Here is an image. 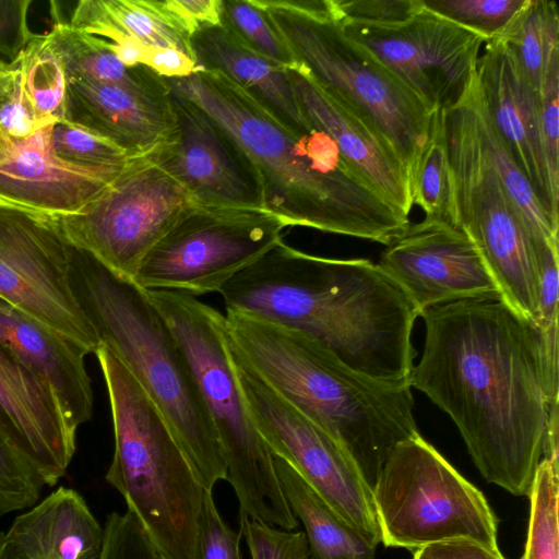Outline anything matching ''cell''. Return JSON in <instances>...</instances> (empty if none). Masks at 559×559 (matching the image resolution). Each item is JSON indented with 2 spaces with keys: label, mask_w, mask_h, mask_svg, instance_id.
<instances>
[{
  "label": "cell",
  "mask_w": 559,
  "mask_h": 559,
  "mask_svg": "<svg viewBox=\"0 0 559 559\" xmlns=\"http://www.w3.org/2000/svg\"><path fill=\"white\" fill-rule=\"evenodd\" d=\"M165 81L234 139L258 174L264 207L288 226L389 246L409 225L408 215L371 189L312 123L302 132L288 128L217 71Z\"/></svg>",
  "instance_id": "cell-3"
},
{
  "label": "cell",
  "mask_w": 559,
  "mask_h": 559,
  "mask_svg": "<svg viewBox=\"0 0 559 559\" xmlns=\"http://www.w3.org/2000/svg\"><path fill=\"white\" fill-rule=\"evenodd\" d=\"M51 126L0 145V205L60 218L80 212L122 170L86 169L59 159Z\"/></svg>",
  "instance_id": "cell-20"
},
{
  "label": "cell",
  "mask_w": 559,
  "mask_h": 559,
  "mask_svg": "<svg viewBox=\"0 0 559 559\" xmlns=\"http://www.w3.org/2000/svg\"><path fill=\"white\" fill-rule=\"evenodd\" d=\"M286 227L266 209L194 203L144 257L132 282L194 297L218 293L281 242Z\"/></svg>",
  "instance_id": "cell-10"
},
{
  "label": "cell",
  "mask_w": 559,
  "mask_h": 559,
  "mask_svg": "<svg viewBox=\"0 0 559 559\" xmlns=\"http://www.w3.org/2000/svg\"><path fill=\"white\" fill-rule=\"evenodd\" d=\"M58 51L68 81L111 83L148 91H166L168 85L146 66L122 63L99 37L57 21L48 33Z\"/></svg>",
  "instance_id": "cell-27"
},
{
  "label": "cell",
  "mask_w": 559,
  "mask_h": 559,
  "mask_svg": "<svg viewBox=\"0 0 559 559\" xmlns=\"http://www.w3.org/2000/svg\"><path fill=\"white\" fill-rule=\"evenodd\" d=\"M50 143L59 159L86 169L118 168L134 157L111 140L66 121L51 126Z\"/></svg>",
  "instance_id": "cell-35"
},
{
  "label": "cell",
  "mask_w": 559,
  "mask_h": 559,
  "mask_svg": "<svg viewBox=\"0 0 559 559\" xmlns=\"http://www.w3.org/2000/svg\"><path fill=\"white\" fill-rule=\"evenodd\" d=\"M5 538L17 559H98L104 527L76 490L61 486L16 516Z\"/></svg>",
  "instance_id": "cell-24"
},
{
  "label": "cell",
  "mask_w": 559,
  "mask_h": 559,
  "mask_svg": "<svg viewBox=\"0 0 559 559\" xmlns=\"http://www.w3.org/2000/svg\"><path fill=\"white\" fill-rule=\"evenodd\" d=\"M371 492L386 547L464 540L500 552L497 520L483 492L420 433L393 448Z\"/></svg>",
  "instance_id": "cell-9"
},
{
  "label": "cell",
  "mask_w": 559,
  "mask_h": 559,
  "mask_svg": "<svg viewBox=\"0 0 559 559\" xmlns=\"http://www.w3.org/2000/svg\"><path fill=\"white\" fill-rule=\"evenodd\" d=\"M226 309L299 330L371 378L409 382L419 312L368 259L313 255L283 240L224 285Z\"/></svg>",
  "instance_id": "cell-2"
},
{
  "label": "cell",
  "mask_w": 559,
  "mask_h": 559,
  "mask_svg": "<svg viewBox=\"0 0 559 559\" xmlns=\"http://www.w3.org/2000/svg\"><path fill=\"white\" fill-rule=\"evenodd\" d=\"M194 203L177 180L142 155L130 158L80 212L58 221L73 246L133 281L144 257Z\"/></svg>",
  "instance_id": "cell-11"
},
{
  "label": "cell",
  "mask_w": 559,
  "mask_h": 559,
  "mask_svg": "<svg viewBox=\"0 0 559 559\" xmlns=\"http://www.w3.org/2000/svg\"><path fill=\"white\" fill-rule=\"evenodd\" d=\"M115 448L105 479L123 497L162 559H194L204 489L164 416L105 346L95 352Z\"/></svg>",
  "instance_id": "cell-6"
},
{
  "label": "cell",
  "mask_w": 559,
  "mask_h": 559,
  "mask_svg": "<svg viewBox=\"0 0 559 559\" xmlns=\"http://www.w3.org/2000/svg\"><path fill=\"white\" fill-rule=\"evenodd\" d=\"M0 432L53 486L75 452L74 429L50 385L0 344Z\"/></svg>",
  "instance_id": "cell-19"
},
{
  "label": "cell",
  "mask_w": 559,
  "mask_h": 559,
  "mask_svg": "<svg viewBox=\"0 0 559 559\" xmlns=\"http://www.w3.org/2000/svg\"><path fill=\"white\" fill-rule=\"evenodd\" d=\"M240 531L251 559H309L305 532H294L240 516Z\"/></svg>",
  "instance_id": "cell-39"
},
{
  "label": "cell",
  "mask_w": 559,
  "mask_h": 559,
  "mask_svg": "<svg viewBox=\"0 0 559 559\" xmlns=\"http://www.w3.org/2000/svg\"><path fill=\"white\" fill-rule=\"evenodd\" d=\"M164 4L190 36L204 26L221 24L222 0H164Z\"/></svg>",
  "instance_id": "cell-46"
},
{
  "label": "cell",
  "mask_w": 559,
  "mask_h": 559,
  "mask_svg": "<svg viewBox=\"0 0 559 559\" xmlns=\"http://www.w3.org/2000/svg\"><path fill=\"white\" fill-rule=\"evenodd\" d=\"M414 559H427L421 549H417L414 552Z\"/></svg>",
  "instance_id": "cell-50"
},
{
  "label": "cell",
  "mask_w": 559,
  "mask_h": 559,
  "mask_svg": "<svg viewBox=\"0 0 559 559\" xmlns=\"http://www.w3.org/2000/svg\"><path fill=\"white\" fill-rule=\"evenodd\" d=\"M480 102L506 148L528 180L552 226L559 229V187L544 145L539 93L501 39L484 44L475 75Z\"/></svg>",
  "instance_id": "cell-17"
},
{
  "label": "cell",
  "mask_w": 559,
  "mask_h": 559,
  "mask_svg": "<svg viewBox=\"0 0 559 559\" xmlns=\"http://www.w3.org/2000/svg\"><path fill=\"white\" fill-rule=\"evenodd\" d=\"M0 344L50 385L74 429L92 417L88 353L82 346L1 298Z\"/></svg>",
  "instance_id": "cell-23"
},
{
  "label": "cell",
  "mask_w": 559,
  "mask_h": 559,
  "mask_svg": "<svg viewBox=\"0 0 559 559\" xmlns=\"http://www.w3.org/2000/svg\"><path fill=\"white\" fill-rule=\"evenodd\" d=\"M498 39L509 46L523 73L539 93L547 66L559 51L557 3L549 0H528Z\"/></svg>",
  "instance_id": "cell-29"
},
{
  "label": "cell",
  "mask_w": 559,
  "mask_h": 559,
  "mask_svg": "<svg viewBox=\"0 0 559 559\" xmlns=\"http://www.w3.org/2000/svg\"><path fill=\"white\" fill-rule=\"evenodd\" d=\"M43 478L0 432V516L38 502Z\"/></svg>",
  "instance_id": "cell-37"
},
{
  "label": "cell",
  "mask_w": 559,
  "mask_h": 559,
  "mask_svg": "<svg viewBox=\"0 0 559 559\" xmlns=\"http://www.w3.org/2000/svg\"><path fill=\"white\" fill-rule=\"evenodd\" d=\"M421 550L427 559H504L501 552L464 540L432 544Z\"/></svg>",
  "instance_id": "cell-48"
},
{
  "label": "cell",
  "mask_w": 559,
  "mask_h": 559,
  "mask_svg": "<svg viewBox=\"0 0 559 559\" xmlns=\"http://www.w3.org/2000/svg\"><path fill=\"white\" fill-rule=\"evenodd\" d=\"M177 340L216 432L240 516L294 531L298 520L282 489L275 457L247 406L230 350L225 316L197 297L146 290Z\"/></svg>",
  "instance_id": "cell-7"
},
{
  "label": "cell",
  "mask_w": 559,
  "mask_h": 559,
  "mask_svg": "<svg viewBox=\"0 0 559 559\" xmlns=\"http://www.w3.org/2000/svg\"><path fill=\"white\" fill-rule=\"evenodd\" d=\"M17 64L24 90L41 126L63 121L68 79L49 34H34Z\"/></svg>",
  "instance_id": "cell-30"
},
{
  "label": "cell",
  "mask_w": 559,
  "mask_h": 559,
  "mask_svg": "<svg viewBox=\"0 0 559 559\" xmlns=\"http://www.w3.org/2000/svg\"><path fill=\"white\" fill-rule=\"evenodd\" d=\"M292 56L328 94L371 122L409 173L432 112L394 73L343 29L331 0H255Z\"/></svg>",
  "instance_id": "cell-8"
},
{
  "label": "cell",
  "mask_w": 559,
  "mask_h": 559,
  "mask_svg": "<svg viewBox=\"0 0 559 559\" xmlns=\"http://www.w3.org/2000/svg\"><path fill=\"white\" fill-rule=\"evenodd\" d=\"M98 559H162L139 519L127 509L111 512L104 526Z\"/></svg>",
  "instance_id": "cell-40"
},
{
  "label": "cell",
  "mask_w": 559,
  "mask_h": 559,
  "mask_svg": "<svg viewBox=\"0 0 559 559\" xmlns=\"http://www.w3.org/2000/svg\"><path fill=\"white\" fill-rule=\"evenodd\" d=\"M457 227L475 243L502 299L535 325L539 255L548 239L532 231L501 189L475 193L459 215Z\"/></svg>",
  "instance_id": "cell-18"
},
{
  "label": "cell",
  "mask_w": 559,
  "mask_h": 559,
  "mask_svg": "<svg viewBox=\"0 0 559 559\" xmlns=\"http://www.w3.org/2000/svg\"><path fill=\"white\" fill-rule=\"evenodd\" d=\"M558 242V238L545 242L539 255L538 319L535 326L540 333L559 329Z\"/></svg>",
  "instance_id": "cell-45"
},
{
  "label": "cell",
  "mask_w": 559,
  "mask_h": 559,
  "mask_svg": "<svg viewBox=\"0 0 559 559\" xmlns=\"http://www.w3.org/2000/svg\"><path fill=\"white\" fill-rule=\"evenodd\" d=\"M241 531L230 528L221 516L213 493L204 491L198 522L194 559H242Z\"/></svg>",
  "instance_id": "cell-41"
},
{
  "label": "cell",
  "mask_w": 559,
  "mask_h": 559,
  "mask_svg": "<svg viewBox=\"0 0 559 559\" xmlns=\"http://www.w3.org/2000/svg\"><path fill=\"white\" fill-rule=\"evenodd\" d=\"M377 265L405 292L419 316L456 300L502 298L473 240L443 219L409 223Z\"/></svg>",
  "instance_id": "cell-15"
},
{
  "label": "cell",
  "mask_w": 559,
  "mask_h": 559,
  "mask_svg": "<svg viewBox=\"0 0 559 559\" xmlns=\"http://www.w3.org/2000/svg\"><path fill=\"white\" fill-rule=\"evenodd\" d=\"M527 539L521 559H559V468L542 459L528 495Z\"/></svg>",
  "instance_id": "cell-33"
},
{
  "label": "cell",
  "mask_w": 559,
  "mask_h": 559,
  "mask_svg": "<svg viewBox=\"0 0 559 559\" xmlns=\"http://www.w3.org/2000/svg\"><path fill=\"white\" fill-rule=\"evenodd\" d=\"M72 249L58 218L0 205V298L95 354L70 284Z\"/></svg>",
  "instance_id": "cell-12"
},
{
  "label": "cell",
  "mask_w": 559,
  "mask_h": 559,
  "mask_svg": "<svg viewBox=\"0 0 559 559\" xmlns=\"http://www.w3.org/2000/svg\"><path fill=\"white\" fill-rule=\"evenodd\" d=\"M119 28L151 51L178 49L194 59L190 34L167 10L160 0H102ZM195 60V59H194Z\"/></svg>",
  "instance_id": "cell-32"
},
{
  "label": "cell",
  "mask_w": 559,
  "mask_h": 559,
  "mask_svg": "<svg viewBox=\"0 0 559 559\" xmlns=\"http://www.w3.org/2000/svg\"><path fill=\"white\" fill-rule=\"evenodd\" d=\"M23 86L19 64L0 74V145L43 128Z\"/></svg>",
  "instance_id": "cell-38"
},
{
  "label": "cell",
  "mask_w": 559,
  "mask_h": 559,
  "mask_svg": "<svg viewBox=\"0 0 559 559\" xmlns=\"http://www.w3.org/2000/svg\"><path fill=\"white\" fill-rule=\"evenodd\" d=\"M224 316L234 358L331 436L370 489L393 448L419 435L409 382L358 372L299 330L240 310Z\"/></svg>",
  "instance_id": "cell-4"
},
{
  "label": "cell",
  "mask_w": 559,
  "mask_h": 559,
  "mask_svg": "<svg viewBox=\"0 0 559 559\" xmlns=\"http://www.w3.org/2000/svg\"><path fill=\"white\" fill-rule=\"evenodd\" d=\"M467 98L478 141L525 222L535 235L548 240L558 238L559 229L550 223L528 180L496 132L480 102L475 78L468 90Z\"/></svg>",
  "instance_id": "cell-28"
},
{
  "label": "cell",
  "mask_w": 559,
  "mask_h": 559,
  "mask_svg": "<svg viewBox=\"0 0 559 559\" xmlns=\"http://www.w3.org/2000/svg\"><path fill=\"white\" fill-rule=\"evenodd\" d=\"M190 41L198 70L223 73L288 128L297 132L311 128L286 67L247 48L221 24L198 29Z\"/></svg>",
  "instance_id": "cell-25"
},
{
  "label": "cell",
  "mask_w": 559,
  "mask_h": 559,
  "mask_svg": "<svg viewBox=\"0 0 559 559\" xmlns=\"http://www.w3.org/2000/svg\"><path fill=\"white\" fill-rule=\"evenodd\" d=\"M286 71L302 115L335 143L346 163L371 189L409 215L413 201L408 170L390 141L371 122L323 91L300 66Z\"/></svg>",
  "instance_id": "cell-21"
},
{
  "label": "cell",
  "mask_w": 559,
  "mask_h": 559,
  "mask_svg": "<svg viewBox=\"0 0 559 559\" xmlns=\"http://www.w3.org/2000/svg\"><path fill=\"white\" fill-rule=\"evenodd\" d=\"M425 342L409 384L456 425L483 477L530 495L550 402L537 328L502 298L424 310Z\"/></svg>",
  "instance_id": "cell-1"
},
{
  "label": "cell",
  "mask_w": 559,
  "mask_h": 559,
  "mask_svg": "<svg viewBox=\"0 0 559 559\" xmlns=\"http://www.w3.org/2000/svg\"><path fill=\"white\" fill-rule=\"evenodd\" d=\"M274 457L286 500L305 527L309 559H374L379 542L343 519L286 462Z\"/></svg>",
  "instance_id": "cell-26"
},
{
  "label": "cell",
  "mask_w": 559,
  "mask_h": 559,
  "mask_svg": "<svg viewBox=\"0 0 559 559\" xmlns=\"http://www.w3.org/2000/svg\"><path fill=\"white\" fill-rule=\"evenodd\" d=\"M32 0H0V61L16 66L34 36L27 25Z\"/></svg>",
  "instance_id": "cell-44"
},
{
  "label": "cell",
  "mask_w": 559,
  "mask_h": 559,
  "mask_svg": "<svg viewBox=\"0 0 559 559\" xmlns=\"http://www.w3.org/2000/svg\"><path fill=\"white\" fill-rule=\"evenodd\" d=\"M63 121L94 131L142 156L167 142L176 128L169 88L68 81Z\"/></svg>",
  "instance_id": "cell-22"
},
{
  "label": "cell",
  "mask_w": 559,
  "mask_h": 559,
  "mask_svg": "<svg viewBox=\"0 0 559 559\" xmlns=\"http://www.w3.org/2000/svg\"><path fill=\"white\" fill-rule=\"evenodd\" d=\"M0 559H17L3 532H0Z\"/></svg>",
  "instance_id": "cell-49"
},
{
  "label": "cell",
  "mask_w": 559,
  "mask_h": 559,
  "mask_svg": "<svg viewBox=\"0 0 559 559\" xmlns=\"http://www.w3.org/2000/svg\"><path fill=\"white\" fill-rule=\"evenodd\" d=\"M341 22L389 27L405 23L424 9L423 0H331Z\"/></svg>",
  "instance_id": "cell-42"
},
{
  "label": "cell",
  "mask_w": 559,
  "mask_h": 559,
  "mask_svg": "<svg viewBox=\"0 0 559 559\" xmlns=\"http://www.w3.org/2000/svg\"><path fill=\"white\" fill-rule=\"evenodd\" d=\"M559 51L546 69L539 91L540 122L548 166L554 182L559 187Z\"/></svg>",
  "instance_id": "cell-43"
},
{
  "label": "cell",
  "mask_w": 559,
  "mask_h": 559,
  "mask_svg": "<svg viewBox=\"0 0 559 559\" xmlns=\"http://www.w3.org/2000/svg\"><path fill=\"white\" fill-rule=\"evenodd\" d=\"M9 68H10L9 66H7V64H4V63H2V62L0 61V74H1L3 71H5L7 69H9Z\"/></svg>",
  "instance_id": "cell-51"
},
{
  "label": "cell",
  "mask_w": 559,
  "mask_h": 559,
  "mask_svg": "<svg viewBox=\"0 0 559 559\" xmlns=\"http://www.w3.org/2000/svg\"><path fill=\"white\" fill-rule=\"evenodd\" d=\"M70 284L100 345L127 368L164 416L201 487L227 473L188 361L146 290L73 246Z\"/></svg>",
  "instance_id": "cell-5"
},
{
  "label": "cell",
  "mask_w": 559,
  "mask_h": 559,
  "mask_svg": "<svg viewBox=\"0 0 559 559\" xmlns=\"http://www.w3.org/2000/svg\"><path fill=\"white\" fill-rule=\"evenodd\" d=\"M234 360L250 416L272 454L286 462L343 519L381 543L371 489L350 456L323 429Z\"/></svg>",
  "instance_id": "cell-13"
},
{
  "label": "cell",
  "mask_w": 559,
  "mask_h": 559,
  "mask_svg": "<svg viewBox=\"0 0 559 559\" xmlns=\"http://www.w3.org/2000/svg\"><path fill=\"white\" fill-rule=\"evenodd\" d=\"M341 24L352 39L371 51L431 112L450 109L465 97L486 41L425 7L411 20L394 26Z\"/></svg>",
  "instance_id": "cell-14"
},
{
  "label": "cell",
  "mask_w": 559,
  "mask_h": 559,
  "mask_svg": "<svg viewBox=\"0 0 559 559\" xmlns=\"http://www.w3.org/2000/svg\"><path fill=\"white\" fill-rule=\"evenodd\" d=\"M170 98L175 132L146 156L198 204L265 209L258 174L234 139L188 99L171 91Z\"/></svg>",
  "instance_id": "cell-16"
},
{
  "label": "cell",
  "mask_w": 559,
  "mask_h": 559,
  "mask_svg": "<svg viewBox=\"0 0 559 559\" xmlns=\"http://www.w3.org/2000/svg\"><path fill=\"white\" fill-rule=\"evenodd\" d=\"M413 205L426 217L439 218L454 225L450 169L445 146L443 110L432 112L425 145L409 173Z\"/></svg>",
  "instance_id": "cell-31"
},
{
  "label": "cell",
  "mask_w": 559,
  "mask_h": 559,
  "mask_svg": "<svg viewBox=\"0 0 559 559\" xmlns=\"http://www.w3.org/2000/svg\"><path fill=\"white\" fill-rule=\"evenodd\" d=\"M145 66L165 79L187 76L198 70L191 56L174 48L148 52Z\"/></svg>",
  "instance_id": "cell-47"
},
{
  "label": "cell",
  "mask_w": 559,
  "mask_h": 559,
  "mask_svg": "<svg viewBox=\"0 0 559 559\" xmlns=\"http://www.w3.org/2000/svg\"><path fill=\"white\" fill-rule=\"evenodd\" d=\"M221 25L252 51L286 68L294 57L255 0H222Z\"/></svg>",
  "instance_id": "cell-34"
},
{
  "label": "cell",
  "mask_w": 559,
  "mask_h": 559,
  "mask_svg": "<svg viewBox=\"0 0 559 559\" xmlns=\"http://www.w3.org/2000/svg\"><path fill=\"white\" fill-rule=\"evenodd\" d=\"M527 2L528 0H423L424 7L429 11L478 34L486 41L501 37Z\"/></svg>",
  "instance_id": "cell-36"
}]
</instances>
